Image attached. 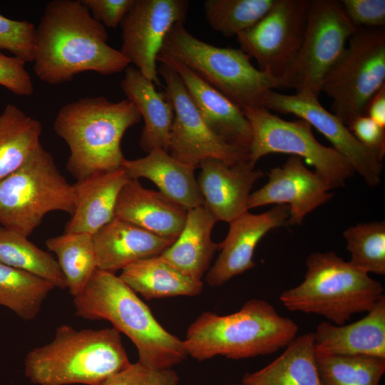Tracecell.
<instances>
[{
    "label": "cell",
    "instance_id": "1",
    "mask_svg": "<svg viewBox=\"0 0 385 385\" xmlns=\"http://www.w3.org/2000/svg\"><path fill=\"white\" fill-rule=\"evenodd\" d=\"M106 27L81 0H53L46 5L36 27L34 71L53 86L71 81L80 73H120L127 58L108 44Z\"/></svg>",
    "mask_w": 385,
    "mask_h": 385
},
{
    "label": "cell",
    "instance_id": "2",
    "mask_svg": "<svg viewBox=\"0 0 385 385\" xmlns=\"http://www.w3.org/2000/svg\"><path fill=\"white\" fill-rule=\"evenodd\" d=\"M75 314L88 320H107L134 344L138 361L168 369L188 356L183 342L156 320L138 294L114 273L97 270L73 297Z\"/></svg>",
    "mask_w": 385,
    "mask_h": 385
},
{
    "label": "cell",
    "instance_id": "3",
    "mask_svg": "<svg viewBox=\"0 0 385 385\" xmlns=\"http://www.w3.org/2000/svg\"><path fill=\"white\" fill-rule=\"evenodd\" d=\"M298 329L293 320L280 315L268 302L251 299L230 314L202 312L188 327L183 342L187 355L198 361L218 355L242 359L286 347Z\"/></svg>",
    "mask_w": 385,
    "mask_h": 385
},
{
    "label": "cell",
    "instance_id": "4",
    "mask_svg": "<svg viewBox=\"0 0 385 385\" xmlns=\"http://www.w3.org/2000/svg\"><path fill=\"white\" fill-rule=\"evenodd\" d=\"M130 364L114 327L59 326L50 342L31 349L24 374L35 385H99Z\"/></svg>",
    "mask_w": 385,
    "mask_h": 385
},
{
    "label": "cell",
    "instance_id": "5",
    "mask_svg": "<svg viewBox=\"0 0 385 385\" xmlns=\"http://www.w3.org/2000/svg\"><path fill=\"white\" fill-rule=\"evenodd\" d=\"M140 118L128 99L114 103L104 96L86 97L62 106L53 130L68 146V171L80 180L120 168L121 139Z\"/></svg>",
    "mask_w": 385,
    "mask_h": 385
},
{
    "label": "cell",
    "instance_id": "6",
    "mask_svg": "<svg viewBox=\"0 0 385 385\" xmlns=\"http://www.w3.org/2000/svg\"><path fill=\"white\" fill-rule=\"evenodd\" d=\"M304 280L279 299L289 311L314 314L342 325L368 312L384 295L382 284L336 252H314L306 260Z\"/></svg>",
    "mask_w": 385,
    "mask_h": 385
},
{
    "label": "cell",
    "instance_id": "7",
    "mask_svg": "<svg viewBox=\"0 0 385 385\" xmlns=\"http://www.w3.org/2000/svg\"><path fill=\"white\" fill-rule=\"evenodd\" d=\"M183 22L174 24L160 53L182 62L242 111L264 107L269 92L284 88L282 77L256 68L241 48L217 47L192 35Z\"/></svg>",
    "mask_w": 385,
    "mask_h": 385
},
{
    "label": "cell",
    "instance_id": "8",
    "mask_svg": "<svg viewBox=\"0 0 385 385\" xmlns=\"http://www.w3.org/2000/svg\"><path fill=\"white\" fill-rule=\"evenodd\" d=\"M75 195L54 158L41 144L24 163L0 182V225L29 237L52 211L72 215Z\"/></svg>",
    "mask_w": 385,
    "mask_h": 385
},
{
    "label": "cell",
    "instance_id": "9",
    "mask_svg": "<svg viewBox=\"0 0 385 385\" xmlns=\"http://www.w3.org/2000/svg\"><path fill=\"white\" fill-rule=\"evenodd\" d=\"M326 76L322 91L332 98L333 113L346 126L364 115L373 96L385 85V29L360 28Z\"/></svg>",
    "mask_w": 385,
    "mask_h": 385
},
{
    "label": "cell",
    "instance_id": "10",
    "mask_svg": "<svg viewBox=\"0 0 385 385\" xmlns=\"http://www.w3.org/2000/svg\"><path fill=\"white\" fill-rule=\"evenodd\" d=\"M243 113L252 129L249 161L253 165L267 154H289L313 166L331 189L344 186L355 173L343 155L316 139L305 120H284L265 108H247Z\"/></svg>",
    "mask_w": 385,
    "mask_h": 385
},
{
    "label": "cell",
    "instance_id": "11",
    "mask_svg": "<svg viewBox=\"0 0 385 385\" xmlns=\"http://www.w3.org/2000/svg\"><path fill=\"white\" fill-rule=\"evenodd\" d=\"M356 28L341 1L311 0L300 48L284 74V88L319 97L322 83Z\"/></svg>",
    "mask_w": 385,
    "mask_h": 385
},
{
    "label": "cell",
    "instance_id": "12",
    "mask_svg": "<svg viewBox=\"0 0 385 385\" xmlns=\"http://www.w3.org/2000/svg\"><path fill=\"white\" fill-rule=\"evenodd\" d=\"M158 73L164 80L165 93L174 110L168 148L170 155L196 168L207 159L219 160L230 165L249 161L247 152L227 143L208 127L173 68L160 63Z\"/></svg>",
    "mask_w": 385,
    "mask_h": 385
},
{
    "label": "cell",
    "instance_id": "13",
    "mask_svg": "<svg viewBox=\"0 0 385 385\" xmlns=\"http://www.w3.org/2000/svg\"><path fill=\"white\" fill-rule=\"evenodd\" d=\"M311 0H277L252 27L237 35L240 48L259 69L282 76L302 45Z\"/></svg>",
    "mask_w": 385,
    "mask_h": 385
},
{
    "label": "cell",
    "instance_id": "14",
    "mask_svg": "<svg viewBox=\"0 0 385 385\" xmlns=\"http://www.w3.org/2000/svg\"><path fill=\"white\" fill-rule=\"evenodd\" d=\"M187 0H134L120 26L121 53L148 80L160 83L157 56L171 27L185 22Z\"/></svg>",
    "mask_w": 385,
    "mask_h": 385
},
{
    "label": "cell",
    "instance_id": "15",
    "mask_svg": "<svg viewBox=\"0 0 385 385\" xmlns=\"http://www.w3.org/2000/svg\"><path fill=\"white\" fill-rule=\"evenodd\" d=\"M318 98L307 93L287 95L273 90L266 96L264 107L270 111L292 114L307 122L348 160L369 187H377L381 180L383 163L357 140L338 117L326 110Z\"/></svg>",
    "mask_w": 385,
    "mask_h": 385
},
{
    "label": "cell",
    "instance_id": "16",
    "mask_svg": "<svg viewBox=\"0 0 385 385\" xmlns=\"http://www.w3.org/2000/svg\"><path fill=\"white\" fill-rule=\"evenodd\" d=\"M331 188L300 158L292 156L270 170L268 181L250 194L247 210L270 204L287 205L288 225H301L304 217L333 197Z\"/></svg>",
    "mask_w": 385,
    "mask_h": 385
},
{
    "label": "cell",
    "instance_id": "17",
    "mask_svg": "<svg viewBox=\"0 0 385 385\" xmlns=\"http://www.w3.org/2000/svg\"><path fill=\"white\" fill-rule=\"evenodd\" d=\"M287 205H276L261 214L246 211L230 223L225 240L218 243L220 252L206 274L207 283L218 287L255 267L253 255L262 238L271 230L288 225Z\"/></svg>",
    "mask_w": 385,
    "mask_h": 385
},
{
    "label": "cell",
    "instance_id": "18",
    "mask_svg": "<svg viewBox=\"0 0 385 385\" xmlns=\"http://www.w3.org/2000/svg\"><path fill=\"white\" fill-rule=\"evenodd\" d=\"M157 61L178 74L208 127L227 143L249 154L252 129L243 111L178 60L159 53Z\"/></svg>",
    "mask_w": 385,
    "mask_h": 385
},
{
    "label": "cell",
    "instance_id": "19",
    "mask_svg": "<svg viewBox=\"0 0 385 385\" xmlns=\"http://www.w3.org/2000/svg\"><path fill=\"white\" fill-rule=\"evenodd\" d=\"M197 180L204 205L215 219L227 222L247 210V202L254 184L264 175L250 161L235 165L216 159L202 161Z\"/></svg>",
    "mask_w": 385,
    "mask_h": 385
},
{
    "label": "cell",
    "instance_id": "20",
    "mask_svg": "<svg viewBox=\"0 0 385 385\" xmlns=\"http://www.w3.org/2000/svg\"><path fill=\"white\" fill-rule=\"evenodd\" d=\"M92 238L98 270L114 274L138 260L161 255L175 242L116 216Z\"/></svg>",
    "mask_w": 385,
    "mask_h": 385
},
{
    "label": "cell",
    "instance_id": "21",
    "mask_svg": "<svg viewBox=\"0 0 385 385\" xmlns=\"http://www.w3.org/2000/svg\"><path fill=\"white\" fill-rule=\"evenodd\" d=\"M187 215L186 209L160 192L143 188L138 179L124 185L115 210V216L173 241L180 235Z\"/></svg>",
    "mask_w": 385,
    "mask_h": 385
},
{
    "label": "cell",
    "instance_id": "22",
    "mask_svg": "<svg viewBox=\"0 0 385 385\" xmlns=\"http://www.w3.org/2000/svg\"><path fill=\"white\" fill-rule=\"evenodd\" d=\"M317 353L385 359V296L359 320L318 324L313 333Z\"/></svg>",
    "mask_w": 385,
    "mask_h": 385
},
{
    "label": "cell",
    "instance_id": "23",
    "mask_svg": "<svg viewBox=\"0 0 385 385\" xmlns=\"http://www.w3.org/2000/svg\"><path fill=\"white\" fill-rule=\"evenodd\" d=\"M130 178L122 168L99 172L73 184L75 208L63 232L93 235L115 217L119 193Z\"/></svg>",
    "mask_w": 385,
    "mask_h": 385
},
{
    "label": "cell",
    "instance_id": "24",
    "mask_svg": "<svg viewBox=\"0 0 385 385\" xmlns=\"http://www.w3.org/2000/svg\"><path fill=\"white\" fill-rule=\"evenodd\" d=\"M121 167L130 179L150 180L159 192L187 210L204 204L195 178L197 168L178 160L163 149L153 150L135 160L125 158Z\"/></svg>",
    "mask_w": 385,
    "mask_h": 385
},
{
    "label": "cell",
    "instance_id": "25",
    "mask_svg": "<svg viewBox=\"0 0 385 385\" xmlns=\"http://www.w3.org/2000/svg\"><path fill=\"white\" fill-rule=\"evenodd\" d=\"M126 96L144 120L140 148L148 153L155 149L168 151L174 110L165 93H160L154 83L135 67L128 66L120 83Z\"/></svg>",
    "mask_w": 385,
    "mask_h": 385
},
{
    "label": "cell",
    "instance_id": "26",
    "mask_svg": "<svg viewBox=\"0 0 385 385\" xmlns=\"http://www.w3.org/2000/svg\"><path fill=\"white\" fill-rule=\"evenodd\" d=\"M217 221L204 204L188 210L180 235L160 255L181 272L201 280L219 249L211 238Z\"/></svg>",
    "mask_w": 385,
    "mask_h": 385
},
{
    "label": "cell",
    "instance_id": "27",
    "mask_svg": "<svg viewBox=\"0 0 385 385\" xmlns=\"http://www.w3.org/2000/svg\"><path fill=\"white\" fill-rule=\"evenodd\" d=\"M120 279L147 299L199 295L202 280L181 272L160 255L138 260L121 270Z\"/></svg>",
    "mask_w": 385,
    "mask_h": 385
},
{
    "label": "cell",
    "instance_id": "28",
    "mask_svg": "<svg viewBox=\"0 0 385 385\" xmlns=\"http://www.w3.org/2000/svg\"><path fill=\"white\" fill-rule=\"evenodd\" d=\"M246 385H323L319 374L313 333L297 336L274 360L245 374Z\"/></svg>",
    "mask_w": 385,
    "mask_h": 385
},
{
    "label": "cell",
    "instance_id": "29",
    "mask_svg": "<svg viewBox=\"0 0 385 385\" xmlns=\"http://www.w3.org/2000/svg\"><path fill=\"white\" fill-rule=\"evenodd\" d=\"M41 122L14 104L0 114V182L20 168L41 145Z\"/></svg>",
    "mask_w": 385,
    "mask_h": 385
},
{
    "label": "cell",
    "instance_id": "30",
    "mask_svg": "<svg viewBox=\"0 0 385 385\" xmlns=\"http://www.w3.org/2000/svg\"><path fill=\"white\" fill-rule=\"evenodd\" d=\"M45 244L47 249L56 255L67 288L75 297L98 270L92 235L63 232L47 239Z\"/></svg>",
    "mask_w": 385,
    "mask_h": 385
},
{
    "label": "cell",
    "instance_id": "31",
    "mask_svg": "<svg viewBox=\"0 0 385 385\" xmlns=\"http://www.w3.org/2000/svg\"><path fill=\"white\" fill-rule=\"evenodd\" d=\"M0 263L35 274L55 287L67 288L56 259L28 240L0 225Z\"/></svg>",
    "mask_w": 385,
    "mask_h": 385
},
{
    "label": "cell",
    "instance_id": "32",
    "mask_svg": "<svg viewBox=\"0 0 385 385\" xmlns=\"http://www.w3.org/2000/svg\"><path fill=\"white\" fill-rule=\"evenodd\" d=\"M55 287L28 272L0 263V306L25 321L35 319Z\"/></svg>",
    "mask_w": 385,
    "mask_h": 385
},
{
    "label": "cell",
    "instance_id": "33",
    "mask_svg": "<svg viewBox=\"0 0 385 385\" xmlns=\"http://www.w3.org/2000/svg\"><path fill=\"white\" fill-rule=\"evenodd\" d=\"M317 362L323 385H379L385 372L378 357L317 353Z\"/></svg>",
    "mask_w": 385,
    "mask_h": 385
},
{
    "label": "cell",
    "instance_id": "34",
    "mask_svg": "<svg viewBox=\"0 0 385 385\" xmlns=\"http://www.w3.org/2000/svg\"><path fill=\"white\" fill-rule=\"evenodd\" d=\"M277 0H206L207 22L215 31L231 37L252 27L272 8Z\"/></svg>",
    "mask_w": 385,
    "mask_h": 385
},
{
    "label": "cell",
    "instance_id": "35",
    "mask_svg": "<svg viewBox=\"0 0 385 385\" xmlns=\"http://www.w3.org/2000/svg\"><path fill=\"white\" fill-rule=\"evenodd\" d=\"M343 236L352 266L369 274H385L384 220L351 226Z\"/></svg>",
    "mask_w": 385,
    "mask_h": 385
},
{
    "label": "cell",
    "instance_id": "36",
    "mask_svg": "<svg viewBox=\"0 0 385 385\" xmlns=\"http://www.w3.org/2000/svg\"><path fill=\"white\" fill-rule=\"evenodd\" d=\"M35 37L34 24L0 14V51H7L25 63L34 62Z\"/></svg>",
    "mask_w": 385,
    "mask_h": 385
},
{
    "label": "cell",
    "instance_id": "37",
    "mask_svg": "<svg viewBox=\"0 0 385 385\" xmlns=\"http://www.w3.org/2000/svg\"><path fill=\"white\" fill-rule=\"evenodd\" d=\"M180 377L173 369H157L138 361L112 375L99 385H179Z\"/></svg>",
    "mask_w": 385,
    "mask_h": 385
},
{
    "label": "cell",
    "instance_id": "38",
    "mask_svg": "<svg viewBox=\"0 0 385 385\" xmlns=\"http://www.w3.org/2000/svg\"><path fill=\"white\" fill-rule=\"evenodd\" d=\"M340 1L347 17L356 28L384 27V0H342Z\"/></svg>",
    "mask_w": 385,
    "mask_h": 385
},
{
    "label": "cell",
    "instance_id": "39",
    "mask_svg": "<svg viewBox=\"0 0 385 385\" xmlns=\"http://www.w3.org/2000/svg\"><path fill=\"white\" fill-rule=\"evenodd\" d=\"M25 62L0 52V86L15 95L30 96L34 92L31 76Z\"/></svg>",
    "mask_w": 385,
    "mask_h": 385
},
{
    "label": "cell",
    "instance_id": "40",
    "mask_svg": "<svg viewBox=\"0 0 385 385\" xmlns=\"http://www.w3.org/2000/svg\"><path fill=\"white\" fill-rule=\"evenodd\" d=\"M347 128L361 144L383 163L385 155V128L366 115L353 119Z\"/></svg>",
    "mask_w": 385,
    "mask_h": 385
},
{
    "label": "cell",
    "instance_id": "41",
    "mask_svg": "<svg viewBox=\"0 0 385 385\" xmlns=\"http://www.w3.org/2000/svg\"><path fill=\"white\" fill-rule=\"evenodd\" d=\"M92 16L105 27L116 28L134 0H81Z\"/></svg>",
    "mask_w": 385,
    "mask_h": 385
},
{
    "label": "cell",
    "instance_id": "42",
    "mask_svg": "<svg viewBox=\"0 0 385 385\" xmlns=\"http://www.w3.org/2000/svg\"><path fill=\"white\" fill-rule=\"evenodd\" d=\"M364 115L385 128V85L371 98L365 109Z\"/></svg>",
    "mask_w": 385,
    "mask_h": 385
},
{
    "label": "cell",
    "instance_id": "43",
    "mask_svg": "<svg viewBox=\"0 0 385 385\" xmlns=\"http://www.w3.org/2000/svg\"><path fill=\"white\" fill-rule=\"evenodd\" d=\"M231 385H246L245 384H243L242 382L240 383V384H231Z\"/></svg>",
    "mask_w": 385,
    "mask_h": 385
}]
</instances>
